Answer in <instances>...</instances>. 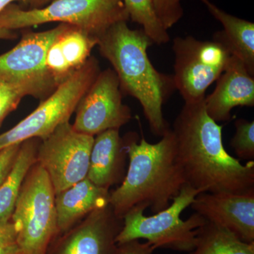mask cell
<instances>
[{
	"mask_svg": "<svg viewBox=\"0 0 254 254\" xmlns=\"http://www.w3.org/2000/svg\"><path fill=\"white\" fill-rule=\"evenodd\" d=\"M128 19L121 0H53L38 9H23L10 4L0 14V27L15 31L59 22L98 38L115 23Z\"/></svg>",
	"mask_w": 254,
	"mask_h": 254,
	"instance_id": "cell-5",
	"label": "cell"
},
{
	"mask_svg": "<svg viewBox=\"0 0 254 254\" xmlns=\"http://www.w3.org/2000/svg\"><path fill=\"white\" fill-rule=\"evenodd\" d=\"M65 61L72 71L81 67L91 57L98 38L86 31L69 26L57 38Z\"/></svg>",
	"mask_w": 254,
	"mask_h": 254,
	"instance_id": "cell-20",
	"label": "cell"
},
{
	"mask_svg": "<svg viewBox=\"0 0 254 254\" xmlns=\"http://www.w3.org/2000/svg\"><path fill=\"white\" fill-rule=\"evenodd\" d=\"M127 21H120L98 37L100 55L111 64L120 88L136 98L155 136L169 130L163 113L167 95L174 86L173 76L157 71L148 58L147 50L153 44L143 30H132Z\"/></svg>",
	"mask_w": 254,
	"mask_h": 254,
	"instance_id": "cell-2",
	"label": "cell"
},
{
	"mask_svg": "<svg viewBox=\"0 0 254 254\" xmlns=\"http://www.w3.org/2000/svg\"><path fill=\"white\" fill-rule=\"evenodd\" d=\"M123 225V219L116 216L108 204L88 214L79 225L54 241L47 254H115Z\"/></svg>",
	"mask_w": 254,
	"mask_h": 254,
	"instance_id": "cell-12",
	"label": "cell"
},
{
	"mask_svg": "<svg viewBox=\"0 0 254 254\" xmlns=\"http://www.w3.org/2000/svg\"><path fill=\"white\" fill-rule=\"evenodd\" d=\"M204 105L208 116L216 123L230 121L232 110L236 107L254 106V77L242 60L230 56L215 90L205 96Z\"/></svg>",
	"mask_w": 254,
	"mask_h": 254,
	"instance_id": "cell-14",
	"label": "cell"
},
{
	"mask_svg": "<svg viewBox=\"0 0 254 254\" xmlns=\"http://www.w3.org/2000/svg\"><path fill=\"white\" fill-rule=\"evenodd\" d=\"M0 254H22L16 242L0 247Z\"/></svg>",
	"mask_w": 254,
	"mask_h": 254,
	"instance_id": "cell-28",
	"label": "cell"
},
{
	"mask_svg": "<svg viewBox=\"0 0 254 254\" xmlns=\"http://www.w3.org/2000/svg\"><path fill=\"white\" fill-rule=\"evenodd\" d=\"M204 100L185 103L171 129L187 185L200 193L254 191V160L243 165L227 153L222 126L208 116Z\"/></svg>",
	"mask_w": 254,
	"mask_h": 254,
	"instance_id": "cell-1",
	"label": "cell"
},
{
	"mask_svg": "<svg viewBox=\"0 0 254 254\" xmlns=\"http://www.w3.org/2000/svg\"><path fill=\"white\" fill-rule=\"evenodd\" d=\"M21 143L10 145L0 150V186L6 180L12 168Z\"/></svg>",
	"mask_w": 254,
	"mask_h": 254,
	"instance_id": "cell-25",
	"label": "cell"
},
{
	"mask_svg": "<svg viewBox=\"0 0 254 254\" xmlns=\"http://www.w3.org/2000/svg\"><path fill=\"white\" fill-rule=\"evenodd\" d=\"M206 221L230 230L247 243L254 242V191L203 192L190 205Z\"/></svg>",
	"mask_w": 254,
	"mask_h": 254,
	"instance_id": "cell-13",
	"label": "cell"
},
{
	"mask_svg": "<svg viewBox=\"0 0 254 254\" xmlns=\"http://www.w3.org/2000/svg\"><path fill=\"white\" fill-rule=\"evenodd\" d=\"M53 0H23V2L29 5L31 9H38L50 4Z\"/></svg>",
	"mask_w": 254,
	"mask_h": 254,
	"instance_id": "cell-29",
	"label": "cell"
},
{
	"mask_svg": "<svg viewBox=\"0 0 254 254\" xmlns=\"http://www.w3.org/2000/svg\"><path fill=\"white\" fill-rule=\"evenodd\" d=\"M153 3L157 15L167 30L173 27L183 16L180 0H153Z\"/></svg>",
	"mask_w": 254,
	"mask_h": 254,
	"instance_id": "cell-23",
	"label": "cell"
},
{
	"mask_svg": "<svg viewBox=\"0 0 254 254\" xmlns=\"http://www.w3.org/2000/svg\"><path fill=\"white\" fill-rule=\"evenodd\" d=\"M109 190L97 187L87 177L55 195L58 235L71 230L85 215L109 204Z\"/></svg>",
	"mask_w": 254,
	"mask_h": 254,
	"instance_id": "cell-16",
	"label": "cell"
},
{
	"mask_svg": "<svg viewBox=\"0 0 254 254\" xmlns=\"http://www.w3.org/2000/svg\"><path fill=\"white\" fill-rule=\"evenodd\" d=\"M155 250V247L149 242L141 243L138 240H132L118 245L115 254H153Z\"/></svg>",
	"mask_w": 254,
	"mask_h": 254,
	"instance_id": "cell-26",
	"label": "cell"
},
{
	"mask_svg": "<svg viewBox=\"0 0 254 254\" xmlns=\"http://www.w3.org/2000/svg\"><path fill=\"white\" fill-rule=\"evenodd\" d=\"M223 30L217 32L213 41L222 45L232 56L245 64L251 75L254 76V23L227 14L209 0H200Z\"/></svg>",
	"mask_w": 254,
	"mask_h": 254,
	"instance_id": "cell-17",
	"label": "cell"
},
{
	"mask_svg": "<svg viewBox=\"0 0 254 254\" xmlns=\"http://www.w3.org/2000/svg\"><path fill=\"white\" fill-rule=\"evenodd\" d=\"M173 50L175 88L185 103L202 101L208 87L223 72L231 55L217 42L200 41L192 36L176 37Z\"/></svg>",
	"mask_w": 254,
	"mask_h": 254,
	"instance_id": "cell-9",
	"label": "cell"
},
{
	"mask_svg": "<svg viewBox=\"0 0 254 254\" xmlns=\"http://www.w3.org/2000/svg\"><path fill=\"white\" fill-rule=\"evenodd\" d=\"M14 31L0 27V40H12L16 38Z\"/></svg>",
	"mask_w": 254,
	"mask_h": 254,
	"instance_id": "cell-30",
	"label": "cell"
},
{
	"mask_svg": "<svg viewBox=\"0 0 254 254\" xmlns=\"http://www.w3.org/2000/svg\"><path fill=\"white\" fill-rule=\"evenodd\" d=\"M199 190L190 185L182 187L173 203L151 216H145V207L131 208L123 217V225L116 238L117 245L132 240H146L158 248L190 252L196 242L197 230L206 222L198 213L183 220L182 212L191 205Z\"/></svg>",
	"mask_w": 254,
	"mask_h": 254,
	"instance_id": "cell-4",
	"label": "cell"
},
{
	"mask_svg": "<svg viewBox=\"0 0 254 254\" xmlns=\"http://www.w3.org/2000/svg\"><path fill=\"white\" fill-rule=\"evenodd\" d=\"M40 138H31L21 143L16 160L6 180L0 186V220H10L23 181L37 162Z\"/></svg>",
	"mask_w": 254,
	"mask_h": 254,
	"instance_id": "cell-18",
	"label": "cell"
},
{
	"mask_svg": "<svg viewBox=\"0 0 254 254\" xmlns=\"http://www.w3.org/2000/svg\"><path fill=\"white\" fill-rule=\"evenodd\" d=\"M11 220L22 254H47L58 237L54 189L38 162L23 181Z\"/></svg>",
	"mask_w": 254,
	"mask_h": 254,
	"instance_id": "cell-6",
	"label": "cell"
},
{
	"mask_svg": "<svg viewBox=\"0 0 254 254\" xmlns=\"http://www.w3.org/2000/svg\"><path fill=\"white\" fill-rule=\"evenodd\" d=\"M17 232L12 220H0V247L16 242Z\"/></svg>",
	"mask_w": 254,
	"mask_h": 254,
	"instance_id": "cell-27",
	"label": "cell"
},
{
	"mask_svg": "<svg viewBox=\"0 0 254 254\" xmlns=\"http://www.w3.org/2000/svg\"><path fill=\"white\" fill-rule=\"evenodd\" d=\"M41 141L37 162L48 173L55 195L86 178L94 136L76 131L66 121Z\"/></svg>",
	"mask_w": 254,
	"mask_h": 254,
	"instance_id": "cell-10",
	"label": "cell"
},
{
	"mask_svg": "<svg viewBox=\"0 0 254 254\" xmlns=\"http://www.w3.org/2000/svg\"><path fill=\"white\" fill-rule=\"evenodd\" d=\"M23 97L16 87L0 81V126L6 116L17 108Z\"/></svg>",
	"mask_w": 254,
	"mask_h": 254,
	"instance_id": "cell-24",
	"label": "cell"
},
{
	"mask_svg": "<svg viewBox=\"0 0 254 254\" xmlns=\"http://www.w3.org/2000/svg\"><path fill=\"white\" fill-rule=\"evenodd\" d=\"M18 1H23V0H0V14L10 4Z\"/></svg>",
	"mask_w": 254,
	"mask_h": 254,
	"instance_id": "cell-31",
	"label": "cell"
},
{
	"mask_svg": "<svg viewBox=\"0 0 254 254\" xmlns=\"http://www.w3.org/2000/svg\"><path fill=\"white\" fill-rule=\"evenodd\" d=\"M128 17L143 27L153 43L164 44L170 41L168 30L164 27L155 11L153 0H121Z\"/></svg>",
	"mask_w": 254,
	"mask_h": 254,
	"instance_id": "cell-21",
	"label": "cell"
},
{
	"mask_svg": "<svg viewBox=\"0 0 254 254\" xmlns=\"http://www.w3.org/2000/svg\"><path fill=\"white\" fill-rule=\"evenodd\" d=\"M76 112L73 128L92 136L107 130L120 129L131 120V110L123 104L120 81L113 69L100 71Z\"/></svg>",
	"mask_w": 254,
	"mask_h": 254,
	"instance_id": "cell-11",
	"label": "cell"
},
{
	"mask_svg": "<svg viewBox=\"0 0 254 254\" xmlns=\"http://www.w3.org/2000/svg\"><path fill=\"white\" fill-rule=\"evenodd\" d=\"M189 254H254V242H243L225 227L206 221L198 227L195 247Z\"/></svg>",
	"mask_w": 254,
	"mask_h": 254,
	"instance_id": "cell-19",
	"label": "cell"
},
{
	"mask_svg": "<svg viewBox=\"0 0 254 254\" xmlns=\"http://www.w3.org/2000/svg\"><path fill=\"white\" fill-rule=\"evenodd\" d=\"M129 159L128 170L121 185L110 192L109 204L118 218H123L136 206L150 208L156 213L168 208L186 184L179 165L175 138L169 128L158 143H150L142 136L141 141H127Z\"/></svg>",
	"mask_w": 254,
	"mask_h": 254,
	"instance_id": "cell-3",
	"label": "cell"
},
{
	"mask_svg": "<svg viewBox=\"0 0 254 254\" xmlns=\"http://www.w3.org/2000/svg\"><path fill=\"white\" fill-rule=\"evenodd\" d=\"M120 129L107 130L94 138L87 178L97 187H110L125 178L126 143Z\"/></svg>",
	"mask_w": 254,
	"mask_h": 254,
	"instance_id": "cell-15",
	"label": "cell"
},
{
	"mask_svg": "<svg viewBox=\"0 0 254 254\" xmlns=\"http://www.w3.org/2000/svg\"><path fill=\"white\" fill-rule=\"evenodd\" d=\"M69 26L60 23L48 31L23 34L14 48L0 55V81L16 87L24 97L46 99L60 85L47 68V52Z\"/></svg>",
	"mask_w": 254,
	"mask_h": 254,
	"instance_id": "cell-8",
	"label": "cell"
},
{
	"mask_svg": "<svg viewBox=\"0 0 254 254\" xmlns=\"http://www.w3.org/2000/svg\"><path fill=\"white\" fill-rule=\"evenodd\" d=\"M100 72L99 63L90 57L86 63L41 101L33 113L0 134V150L31 138L43 139L60 124L69 121L83 95Z\"/></svg>",
	"mask_w": 254,
	"mask_h": 254,
	"instance_id": "cell-7",
	"label": "cell"
},
{
	"mask_svg": "<svg viewBox=\"0 0 254 254\" xmlns=\"http://www.w3.org/2000/svg\"><path fill=\"white\" fill-rule=\"evenodd\" d=\"M236 132L230 145L235 153L242 160L254 158V122L245 119H238L235 122Z\"/></svg>",
	"mask_w": 254,
	"mask_h": 254,
	"instance_id": "cell-22",
	"label": "cell"
}]
</instances>
